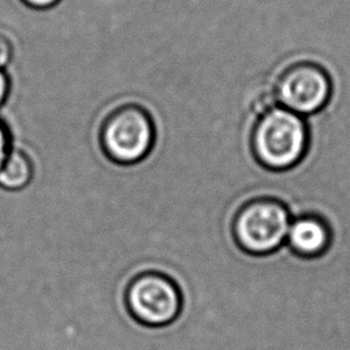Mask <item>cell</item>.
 <instances>
[{
	"mask_svg": "<svg viewBox=\"0 0 350 350\" xmlns=\"http://www.w3.org/2000/svg\"><path fill=\"white\" fill-rule=\"evenodd\" d=\"M103 153L119 165H134L153 149L156 127L149 109L138 103L111 109L100 123Z\"/></svg>",
	"mask_w": 350,
	"mask_h": 350,
	"instance_id": "3",
	"label": "cell"
},
{
	"mask_svg": "<svg viewBox=\"0 0 350 350\" xmlns=\"http://www.w3.org/2000/svg\"><path fill=\"white\" fill-rule=\"evenodd\" d=\"M332 232L328 223L317 215H301L291 220L286 247L295 257L312 260L321 257L329 249Z\"/></svg>",
	"mask_w": 350,
	"mask_h": 350,
	"instance_id": "6",
	"label": "cell"
},
{
	"mask_svg": "<svg viewBox=\"0 0 350 350\" xmlns=\"http://www.w3.org/2000/svg\"><path fill=\"white\" fill-rule=\"evenodd\" d=\"M11 146H12L11 133L7 127V124L0 119V167L4 163Z\"/></svg>",
	"mask_w": 350,
	"mask_h": 350,
	"instance_id": "9",
	"label": "cell"
},
{
	"mask_svg": "<svg viewBox=\"0 0 350 350\" xmlns=\"http://www.w3.org/2000/svg\"><path fill=\"white\" fill-rule=\"evenodd\" d=\"M249 148L257 164L271 171L288 170L306 152V123L298 113L273 105L253 120Z\"/></svg>",
	"mask_w": 350,
	"mask_h": 350,
	"instance_id": "1",
	"label": "cell"
},
{
	"mask_svg": "<svg viewBox=\"0 0 350 350\" xmlns=\"http://www.w3.org/2000/svg\"><path fill=\"white\" fill-rule=\"evenodd\" d=\"M14 53H15V46H14V40L11 33L4 29V26L0 25V68L5 70L12 59H14Z\"/></svg>",
	"mask_w": 350,
	"mask_h": 350,
	"instance_id": "8",
	"label": "cell"
},
{
	"mask_svg": "<svg viewBox=\"0 0 350 350\" xmlns=\"http://www.w3.org/2000/svg\"><path fill=\"white\" fill-rule=\"evenodd\" d=\"M10 93V77L7 70L0 68V109L5 104V100Z\"/></svg>",
	"mask_w": 350,
	"mask_h": 350,
	"instance_id": "10",
	"label": "cell"
},
{
	"mask_svg": "<svg viewBox=\"0 0 350 350\" xmlns=\"http://www.w3.org/2000/svg\"><path fill=\"white\" fill-rule=\"evenodd\" d=\"M124 301L129 313L141 324L150 327L170 324L178 317L182 306L176 283L156 271L134 275L126 286Z\"/></svg>",
	"mask_w": 350,
	"mask_h": 350,
	"instance_id": "4",
	"label": "cell"
},
{
	"mask_svg": "<svg viewBox=\"0 0 350 350\" xmlns=\"http://www.w3.org/2000/svg\"><path fill=\"white\" fill-rule=\"evenodd\" d=\"M34 178V164L29 153L12 145L0 167V187L8 191L26 189Z\"/></svg>",
	"mask_w": 350,
	"mask_h": 350,
	"instance_id": "7",
	"label": "cell"
},
{
	"mask_svg": "<svg viewBox=\"0 0 350 350\" xmlns=\"http://www.w3.org/2000/svg\"><path fill=\"white\" fill-rule=\"evenodd\" d=\"M272 93L280 107L298 115L313 113L327 104L331 96V79L320 64L298 60L279 71Z\"/></svg>",
	"mask_w": 350,
	"mask_h": 350,
	"instance_id": "5",
	"label": "cell"
},
{
	"mask_svg": "<svg viewBox=\"0 0 350 350\" xmlns=\"http://www.w3.org/2000/svg\"><path fill=\"white\" fill-rule=\"evenodd\" d=\"M288 206L271 196H253L243 201L232 217L237 245L253 256H269L286 245L291 224Z\"/></svg>",
	"mask_w": 350,
	"mask_h": 350,
	"instance_id": "2",
	"label": "cell"
},
{
	"mask_svg": "<svg viewBox=\"0 0 350 350\" xmlns=\"http://www.w3.org/2000/svg\"><path fill=\"white\" fill-rule=\"evenodd\" d=\"M31 10H49L57 5L62 0H21Z\"/></svg>",
	"mask_w": 350,
	"mask_h": 350,
	"instance_id": "11",
	"label": "cell"
}]
</instances>
